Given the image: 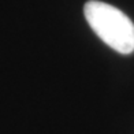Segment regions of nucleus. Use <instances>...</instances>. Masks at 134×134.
<instances>
[{
    "label": "nucleus",
    "mask_w": 134,
    "mask_h": 134,
    "mask_svg": "<svg viewBox=\"0 0 134 134\" xmlns=\"http://www.w3.org/2000/svg\"><path fill=\"white\" fill-rule=\"evenodd\" d=\"M85 18L93 32L119 53L134 52V23L114 5L90 0L83 7Z\"/></svg>",
    "instance_id": "nucleus-1"
}]
</instances>
